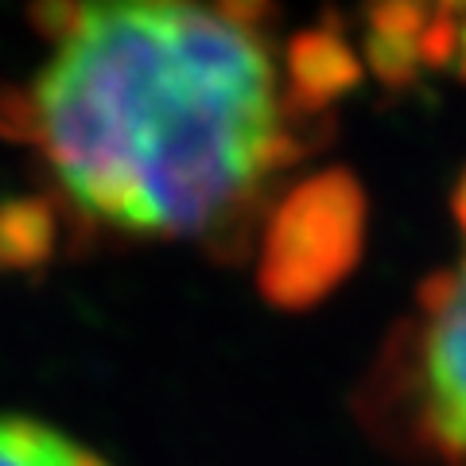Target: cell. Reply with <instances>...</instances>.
<instances>
[{
  "label": "cell",
  "mask_w": 466,
  "mask_h": 466,
  "mask_svg": "<svg viewBox=\"0 0 466 466\" xmlns=\"http://www.w3.org/2000/svg\"><path fill=\"white\" fill-rule=\"evenodd\" d=\"M0 466H109L90 447L27 416H0Z\"/></svg>",
  "instance_id": "3"
},
{
  "label": "cell",
  "mask_w": 466,
  "mask_h": 466,
  "mask_svg": "<svg viewBox=\"0 0 466 466\" xmlns=\"http://www.w3.org/2000/svg\"><path fill=\"white\" fill-rule=\"evenodd\" d=\"M51 51L0 128L20 137L70 210L101 229L202 241L308 152V63L253 5L43 8Z\"/></svg>",
  "instance_id": "1"
},
{
  "label": "cell",
  "mask_w": 466,
  "mask_h": 466,
  "mask_svg": "<svg viewBox=\"0 0 466 466\" xmlns=\"http://www.w3.org/2000/svg\"><path fill=\"white\" fill-rule=\"evenodd\" d=\"M459 214L466 233V191ZM373 424L420 455L466 466V241L420 288L412 315L377 361Z\"/></svg>",
  "instance_id": "2"
}]
</instances>
